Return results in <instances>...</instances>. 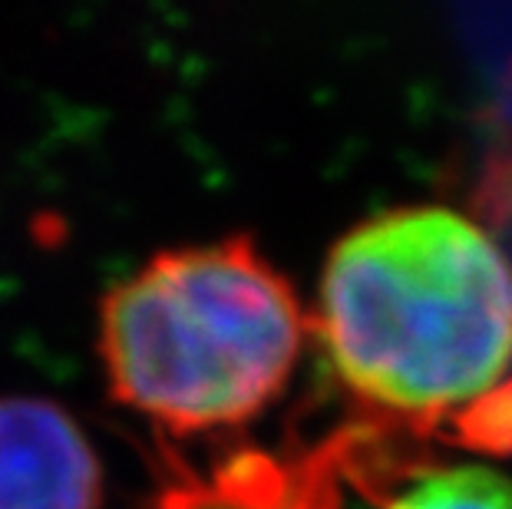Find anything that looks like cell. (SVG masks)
Returning a JSON list of instances; mask_svg holds the SVG:
<instances>
[{"mask_svg": "<svg viewBox=\"0 0 512 509\" xmlns=\"http://www.w3.org/2000/svg\"><path fill=\"white\" fill-rule=\"evenodd\" d=\"M496 189V199H499V209H503V215H512V162H509V172L506 179H499Z\"/></svg>", "mask_w": 512, "mask_h": 509, "instance_id": "5b68a950", "label": "cell"}, {"mask_svg": "<svg viewBox=\"0 0 512 509\" xmlns=\"http://www.w3.org/2000/svg\"><path fill=\"white\" fill-rule=\"evenodd\" d=\"M103 483L96 447L67 407L0 397V509H103Z\"/></svg>", "mask_w": 512, "mask_h": 509, "instance_id": "3957f363", "label": "cell"}, {"mask_svg": "<svg viewBox=\"0 0 512 509\" xmlns=\"http://www.w3.org/2000/svg\"><path fill=\"white\" fill-rule=\"evenodd\" d=\"M314 338L361 404L473 447L512 391V262L450 205H397L324 258Z\"/></svg>", "mask_w": 512, "mask_h": 509, "instance_id": "6da1fadb", "label": "cell"}, {"mask_svg": "<svg viewBox=\"0 0 512 509\" xmlns=\"http://www.w3.org/2000/svg\"><path fill=\"white\" fill-rule=\"evenodd\" d=\"M380 509H512V480L486 463H446L410 473Z\"/></svg>", "mask_w": 512, "mask_h": 509, "instance_id": "277c9868", "label": "cell"}, {"mask_svg": "<svg viewBox=\"0 0 512 509\" xmlns=\"http://www.w3.org/2000/svg\"><path fill=\"white\" fill-rule=\"evenodd\" d=\"M311 321L248 235L152 255L106 291L110 394L179 437L232 430L285 394Z\"/></svg>", "mask_w": 512, "mask_h": 509, "instance_id": "7a4b0ae2", "label": "cell"}]
</instances>
